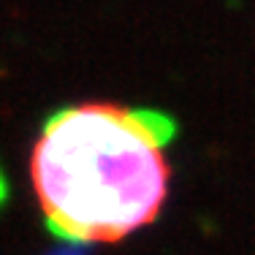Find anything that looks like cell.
Returning a JSON list of instances; mask_svg holds the SVG:
<instances>
[{"instance_id": "obj_1", "label": "cell", "mask_w": 255, "mask_h": 255, "mask_svg": "<svg viewBox=\"0 0 255 255\" xmlns=\"http://www.w3.org/2000/svg\"><path fill=\"white\" fill-rule=\"evenodd\" d=\"M177 125L152 109L79 103L46 120L30 182L46 226L76 245H114L152 226L171 193Z\"/></svg>"}]
</instances>
